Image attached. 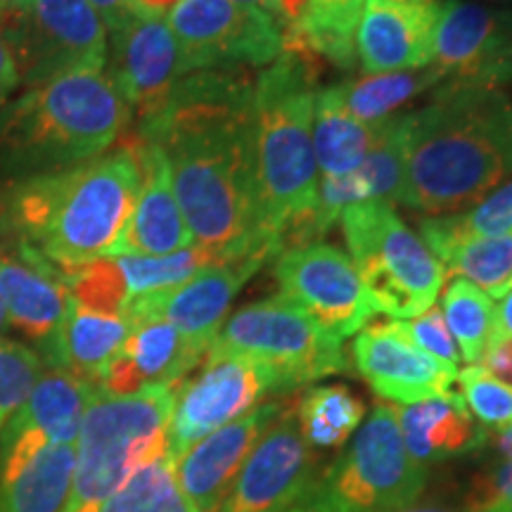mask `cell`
Listing matches in <instances>:
<instances>
[{
    "mask_svg": "<svg viewBox=\"0 0 512 512\" xmlns=\"http://www.w3.org/2000/svg\"><path fill=\"white\" fill-rule=\"evenodd\" d=\"M249 67L202 69L176 81L164 110L138 136L164 150L171 185L197 247L214 261L283 254L261 228L249 164Z\"/></svg>",
    "mask_w": 512,
    "mask_h": 512,
    "instance_id": "1",
    "label": "cell"
},
{
    "mask_svg": "<svg viewBox=\"0 0 512 512\" xmlns=\"http://www.w3.org/2000/svg\"><path fill=\"white\" fill-rule=\"evenodd\" d=\"M512 178V102L503 86L446 79L403 114L396 202L430 216L472 207Z\"/></svg>",
    "mask_w": 512,
    "mask_h": 512,
    "instance_id": "2",
    "label": "cell"
},
{
    "mask_svg": "<svg viewBox=\"0 0 512 512\" xmlns=\"http://www.w3.org/2000/svg\"><path fill=\"white\" fill-rule=\"evenodd\" d=\"M140 183L131 145L74 169L27 178L8 197L17 240L60 271L112 259L136 209Z\"/></svg>",
    "mask_w": 512,
    "mask_h": 512,
    "instance_id": "3",
    "label": "cell"
},
{
    "mask_svg": "<svg viewBox=\"0 0 512 512\" xmlns=\"http://www.w3.org/2000/svg\"><path fill=\"white\" fill-rule=\"evenodd\" d=\"M131 107L105 69H74L0 110V169L46 176L93 162L121 136Z\"/></svg>",
    "mask_w": 512,
    "mask_h": 512,
    "instance_id": "4",
    "label": "cell"
},
{
    "mask_svg": "<svg viewBox=\"0 0 512 512\" xmlns=\"http://www.w3.org/2000/svg\"><path fill=\"white\" fill-rule=\"evenodd\" d=\"M318 74L299 57L283 53L254 81L249 164L261 228L278 242L287 223L318 200V164L313 152Z\"/></svg>",
    "mask_w": 512,
    "mask_h": 512,
    "instance_id": "5",
    "label": "cell"
},
{
    "mask_svg": "<svg viewBox=\"0 0 512 512\" xmlns=\"http://www.w3.org/2000/svg\"><path fill=\"white\" fill-rule=\"evenodd\" d=\"M178 384H157L136 394L95 392L76 439L72 498L67 512H83L110 498L133 472L169 456V420Z\"/></svg>",
    "mask_w": 512,
    "mask_h": 512,
    "instance_id": "6",
    "label": "cell"
},
{
    "mask_svg": "<svg viewBox=\"0 0 512 512\" xmlns=\"http://www.w3.org/2000/svg\"><path fill=\"white\" fill-rule=\"evenodd\" d=\"M339 223L375 313L413 320L432 309L446 271L394 204L356 202L339 214Z\"/></svg>",
    "mask_w": 512,
    "mask_h": 512,
    "instance_id": "7",
    "label": "cell"
},
{
    "mask_svg": "<svg viewBox=\"0 0 512 512\" xmlns=\"http://www.w3.org/2000/svg\"><path fill=\"white\" fill-rule=\"evenodd\" d=\"M427 470L403 444L396 408L375 403L311 498L323 512H396L422 496Z\"/></svg>",
    "mask_w": 512,
    "mask_h": 512,
    "instance_id": "8",
    "label": "cell"
},
{
    "mask_svg": "<svg viewBox=\"0 0 512 512\" xmlns=\"http://www.w3.org/2000/svg\"><path fill=\"white\" fill-rule=\"evenodd\" d=\"M209 351L252 358L271 368L283 392L349 370L342 342L320 330L302 309L278 297L235 311Z\"/></svg>",
    "mask_w": 512,
    "mask_h": 512,
    "instance_id": "9",
    "label": "cell"
},
{
    "mask_svg": "<svg viewBox=\"0 0 512 512\" xmlns=\"http://www.w3.org/2000/svg\"><path fill=\"white\" fill-rule=\"evenodd\" d=\"M0 38L29 88L107 62V29L88 0H0Z\"/></svg>",
    "mask_w": 512,
    "mask_h": 512,
    "instance_id": "10",
    "label": "cell"
},
{
    "mask_svg": "<svg viewBox=\"0 0 512 512\" xmlns=\"http://www.w3.org/2000/svg\"><path fill=\"white\" fill-rule=\"evenodd\" d=\"M169 29L181 50V76L221 67H271L283 55L278 19L235 0H178Z\"/></svg>",
    "mask_w": 512,
    "mask_h": 512,
    "instance_id": "11",
    "label": "cell"
},
{
    "mask_svg": "<svg viewBox=\"0 0 512 512\" xmlns=\"http://www.w3.org/2000/svg\"><path fill=\"white\" fill-rule=\"evenodd\" d=\"M283 392L271 368L252 358L207 351L204 368L176 389L169 420V458H178L197 441L221 430L259 406L268 394Z\"/></svg>",
    "mask_w": 512,
    "mask_h": 512,
    "instance_id": "12",
    "label": "cell"
},
{
    "mask_svg": "<svg viewBox=\"0 0 512 512\" xmlns=\"http://www.w3.org/2000/svg\"><path fill=\"white\" fill-rule=\"evenodd\" d=\"M275 280L280 297L337 342L358 335L375 316L354 261L335 245L287 249L275 259Z\"/></svg>",
    "mask_w": 512,
    "mask_h": 512,
    "instance_id": "13",
    "label": "cell"
},
{
    "mask_svg": "<svg viewBox=\"0 0 512 512\" xmlns=\"http://www.w3.org/2000/svg\"><path fill=\"white\" fill-rule=\"evenodd\" d=\"M316 456L294 415L283 411L256 441L216 512H283L316 489Z\"/></svg>",
    "mask_w": 512,
    "mask_h": 512,
    "instance_id": "14",
    "label": "cell"
},
{
    "mask_svg": "<svg viewBox=\"0 0 512 512\" xmlns=\"http://www.w3.org/2000/svg\"><path fill=\"white\" fill-rule=\"evenodd\" d=\"M266 261L268 256L264 254L214 261L181 285L128 299L121 316L128 320V325L155 318L166 320L190 342L209 351L211 342L228 320L233 299Z\"/></svg>",
    "mask_w": 512,
    "mask_h": 512,
    "instance_id": "15",
    "label": "cell"
},
{
    "mask_svg": "<svg viewBox=\"0 0 512 512\" xmlns=\"http://www.w3.org/2000/svg\"><path fill=\"white\" fill-rule=\"evenodd\" d=\"M512 12L444 0L434 24L432 64L444 79L503 86L512 79Z\"/></svg>",
    "mask_w": 512,
    "mask_h": 512,
    "instance_id": "16",
    "label": "cell"
},
{
    "mask_svg": "<svg viewBox=\"0 0 512 512\" xmlns=\"http://www.w3.org/2000/svg\"><path fill=\"white\" fill-rule=\"evenodd\" d=\"M98 387L67 370L48 368L0 432V477H8L48 444H76Z\"/></svg>",
    "mask_w": 512,
    "mask_h": 512,
    "instance_id": "17",
    "label": "cell"
},
{
    "mask_svg": "<svg viewBox=\"0 0 512 512\" xmlns=\"http://www.w3.org/2000/svg\"><path fill=\"white\" fill-rule=\"evenodd\" d=\"M354 363L370 389L382 399L411 406L453 392L458 368L425 354L392 323H375L354 339Z\"/></svg>",
    "mask_w": 512,
    "mask_h": 512,
    "instance_id": "18",
    "label": "cell"
},
{
    "mask_svg": "<svg viewBox=\"0 0 512 512\" xmlns=\"http://www.w3.org/2000/svg\"><path fill=\"white\" fill-rule=\"evenodd\" d=\"M112 34L110 79L136 107L140 124L157 117L181 79V50L164 17H131Z\"/></svg>",
    "mask_w": 512,
    "mask_h": 512,
    "instance_id": "19",
    "label": "cell"
},
{
    "mask_svg": "<svg viewBox=\"0 0 512 512\" xmlns=\"http://www.w3.org/2000/svg\"><path fill=\"white\" fill-rule=\"evenodd\" d=\"M283 415V403H264L190 446L174 463L176 482L197 512H216L256 441Z\"/></svg>",
    "mask_w": 512,
    "mask_h": 512,
    "instance_id": "20",
    "label": "cell"
},
{
    "mask_svg": "<svg viewBox=\"0 0 512 512\" xmlns=\"http://www.w3.org/2000/svg\"><path fill=\"white\" fill-rule=\"evenodd\" d=\"M437 3L363 0L356 27V55L366 76L430 67Z\"/></svg>",
    "mask_w": 512,
    "mask_h": 512,
    "instance_id": "21",
    "label": "cell"
},
{
    "mask_svg": "<svg viewBox=\"0 0 512 512\" xmlns=\"http://www.w3.org/2000/svg\"><path fill=\"white\" fill-rule=\"evenodd\" d=\"M140 166V195L114 256H166L192 247V233L183 219L171 185L164 150L136 136L131 145Z\"/></svg>",
    "mask_w": 512,
    "mask_h": 512,
    "instance_id": "22",
    "label": "cell"
},
{
    "mask_svg": "<svg viewBox=\"0 0 512 512\" xmlns=\"http://www.w3.org/2000/svg\"><path fill=\"white\" fill-rule=\"evenodd\" d=\"M207 349L197 347L166 320H145L131 325L124 347L100 377V392L114 396L136 394L157 384H181Z\"/></svg>",
    "mask_w": 512,
    "mask_h": 512,
    "instance_id": "23",
    "label": "cell"
},
{
    "mask_svg": "<svg viewBox=\"0 0 512 512\" xmlns=\"http://www.w3.org/2000/svg\"><path fill=\"white\" fill-rule=\"evenodd\" d=\"M0 294L12 328L34 342H46L67 316L69 290L60 268L22 240L0 252Z\"/></svg>",
    "mask_w": 512,
    "mask_h": 512,
    "instance_id": "24",
    "label": "cell"
},
{
    "mask_svg": "<svg viewBox=\"0 0 512 512\" xmlns=\"http://www.w3.org/2000/svg\"><path fill=\"white\" fill-rule=\"evenodd\" d=\"M363 0H273L283 31V53L318 69L325 62L351 69L356 62V27Z\"/></svg>",
    "mask_w": 512,
    "mask_h": 512,
    "instance_id": "25",
    "label": "cell"
},
{
    "mask_svg": "<svg viewBox=\"0 0 512 512\" xmlns=\"http://www.w3.org/2000/svg\"><path fill=\"white\" fill-rule=\"evenodd\" d=\"M131 325L124 316H107L83 309L69 297L67 316L46 342H41V361L48 368L67 370L100 387V377L124 347Z\"/></svg>",
    "mask_w": 512,
    "mask_h": 512,
    "instance_id": "26",
    "label": "cell"
},
{
    "mask_svg": "<svg viewBox=\"0 0 512 512\" xmlns=\"http://www.w3.org/2000/svg\"><path fill=\"white\" fill-rule=\"evenodd\" d=\"M396 420L408 453L425 470L484 444V432L456 392L396 408Z\"/></svg>",
    "mask_w": 512,
    "mask_h": 512,
    "instance_id": "27",
    "label": "cell"
},
{
    "mask_svg": "<svg viewBox=\"0 0 512 512\" xmlns=\"http://www.w3.org/2000/svg\"><path fill=\"white\" fill-rule=\"evenodd\" d=\"M76 465L74 444H48L8 477H0V512H67Z\"/></svg>",
    "mask_w": 512,
    "mask_h": 512,
    "instance_id": "28",
    "label": "cell"
},
{
    "mask_svg": "<svg viewBox=\"0 0 512 512\" xmlns=\"http://www.w3.org/2000/svg\"><path fill=\"white\" fill-rule=\"evenodd\" d=\"M377 121L366 124L349 112L342 86H330L313 100V152L323 176H344L361 166L375 143Z\"/></svg>",
    "mask_w": 512,
    "mask_h": 512,
    "instance_id": "29",
    "label": "cell"
},
{
    "mask_svg": "<svg viewBox=\"0 0 512 512\" xmlns=\"http://www.w3.org/2000/svg\"><path fill=\"white\" fill-rule=\"evenodd\" d=\"M418 230L434 259L463 240L498 238V235L512 233V181L503 183L465 214H441L420 219Z\"/></svg>",
    "mask_w": 512,
    "mask_h": 512,
    "instance_id": "30",
    "label": "cell"
},
{
    "mask_svg": "<svg viewBox=\"0 0 512 512\" xmlns=\"http://www.w3.org/2000/svg\"><path fill=\"white\" fill-rule=\"evenodd\" d=\"M366 418V403L342 384L313 387L299 399L297 422L311 448H337L351 439Z\"/></svg>",
    "mask_w": 512,
    "mask_h": 512,
    "instance_id": "31",
    "label": "cell"
},
{
    "mask_svg": "<svg viewBox=\"0 0 512 512\" xmlns=\"http://www.w3.org/2000/svg\"><path fill=\"white\" fill-rule=\"evenodd\" d=\"M444 81V74L434 64L413 72H394L380 76H363L358 81L342 83L344 102L356 119L373 124V121L387 119L389 112L406 105L415 95Z\"/></svg>",
    "mask_w": 512,
    "mask_h": 512,
    "instance_id": "32",
    "label": "cell"
},
{
    "mask_svg": "<svg viewBox=\"0 0 512 512\" xmlns=\"http://www.w3.org/2000/svg\"><path fill=\"white\" fill-rule=\"evenodd\" d=\"M441 304H444V320L460 351V358L470 366H477L494 337V302L470 280L453 278Z\"/></svg>",
    "mask_w": 512,
    "mask_h": 512,
    "instance_id": "33",
    "label": "cell"
},
{
    "mask_svg": "<svg viewBox=\"0 0 512 512\" xmlns=\"http://www.w3.org/2000/svg\"><path fill=\"white\" fill-rule=\"evenodd\" d=\"M83 512H197L176 482L174 463L162 456L140 467L110 498Z\"/></svg>",
    "mask_w": 512,
    "mask_h": 512,
    "instance_id": "34",
    "label": "cell"
},
{
    "mask_svg": "<svg viewBox=\"0 0 512 512\" xmlns=\"http://www.w3.org/2000/svg\"><path fill=\"white\" fill-rule=\"evenodd\" d=\"M446 275L470 280L491 299H501L512 278V233L498 238H470L437 256Z\"/></svg>",
    "mask_w": 512,
    "mask_h": 512,
    "instance_id": "35",
    "label": "cell"
},
{
    "mask_svg": "<svg viewBox=\"0 0 512 512\" xmlns=\"http://www.w3.org/2000/svg\"><path fill=\"white\" fill-rule=\"evenodd\" d=\"M117 264L124 273L128 299H136L185 283L204 266L214 264V259L202 247L192 245L166 256H119Z\"/></svg>",
    "mask_w": 512,
    "mask_h": 512,
    "instance_id": "36",
    "label": "cell"
},
{
    "mask_svg": "<svg viewBox=\"0 0 512 512\" xmlns=\"http://www.w3.org/2000/svg\"><path fill=\"white\" fill-rule=\"evenodd\" d=\"M69 297L83 309L107 316H121L128 302L124 273L114 259H95L88 264L60 271Z\"/></svg>",
    "mask_w": 512,
    "mask_h": 512,
    "instance_id": "37",
    "label": "cell"
},
{
    "mask_svg": "<svg viewBox=\"0 0 512 512\" xmlns=\"http://www.w3.org/2000/svg\"><path fill=\"white\" fill-rule=\"evenodd\" d=\"M463 401L470 415L491 430H508L512 427V384L498 380L482 366H470L458 370Z\"/></svg>",
    "mask_w": 512,
    "mask_h": 512,
    "instance_id": "38",
    "label": "cell"
},
{
    "mask_svg": "<svg viewBox=\"0 0 512 512\" xmlns=\"http://www.w3.org/2000/svg\"><path fill=\"white\" fill-rule=\"evenodd\" d=\"M43 361L36 351L10 339H0V432L19 411L41 375Z\"/></svg>",
    "mask_w": 512,
    "mask_h": 512,
    "instance_id": "39",
    "label": "cell"
},
{
    "mask_svg": "<svg viewBox=\"0 0 512 512\" xmlns=\"http://www.w3.org/2000/svg\"><path fill=\"white\" fill-rule=\"evenodd\" d=\"M396 325H399L403 335L411 339L415 347L425 351V354L434 356L437 361L446 363V366L451 368L460 366V351L456 347V342H453L446 320L441 316L439 309L425 311L422 316L413 320H396Z\"/></svg>",
    "mask_w": 512,
    "mask_h": 512,
    "instance_id": "40",
    "label": "cell"
},
{
    "mask_svg": "<svg viewBox=\"0 0 512 512\" xmlns=\"http://www.w3.org/2000/svg\"><path fill=\"white\" fill-rule=\"evenodd\" d=\"M491 508H512V460H503L482 472L467 496V510L484 512Z\"/></svg>",
    "mask_w": 512,
    "mask_h": 512,
    "instance_id": "41",
    "label": "cell"
},
{
    "mask_svg": "<svg viewBox=\"0 0 512 512\" xmlns=\"http://www.w3.org/2000/svg\"><path fill=\"white\" fill-rule=\"evenodd\" d=\"M482 368L489 370L498 380L512 384V339L491 337L489 347L482 356Z\"/></svg>",
    "mask_w": 512,
    "mask_h": 512,
    "instance_id": "42",
    "label": "cell"
},
{
    "mask_svg": "<svg viewBox=\"0 0 512 512\" xmlns=\"http://www.w3.org/2000/svg\"><path fill=\"white\" fill-rule=\"evenodd\" d=\"M93 5V10L98 12L105 29H119L121 24H126L128 19L136 17L133 15L131 0H88Z\"/></svg>",
    "mask_w": 512,
    "mask_h": 512,
    "instance_id": "43",
    "label": "cell"
},
{
    "mask_svg": "<svg viewBox=\"0 0 512 512\" xmlns=\"http://www.w3.org/2000/svg\"><path fill=\"white\" fill-rule=\"evenodd\" d=\"M17 86H19V72H17L15 57H12L8 43L0 38V110H3L10 95L17 91Z\"/></svg>",
    "mask_w": 512,
    "mask_h": 512,
    "instance_id": "44",
    "label": "cell"
},
{
    "mask_svg": "<svg viewBox=\"0 0 512 512\" xmlns=\"http://www.w3.org/2000/svg\"><path fill=\"white\" fill-rule=\"evenodd\" d=\"M176 3L178 0H131V8L138 17H164Z\"/></svg>",
    "mask_w": 512,
    "mask_h": 512,
    "instance_id": "45",
    "label": "cell"
},
{
    "mask_svg": "<svg viewBox=\"0 0 512 512\" xmlns=\"http://www.w3.org/2000/svg\"><path fill=\"white\" fill-rule=\"evenodd\" d=\"M494 337H508V339H512V290L508 294H503L501 304H498Z\"/></svg>",
    "mask_w": 512,
    "mask_h": 512,
    "instance_id": "46",
    "label": "cell"
},
{
    "mask_svg": "<svg viewBox=\"0 0 512 512\" xmlns=\"http://www.w3.org/2000/svg\"><path fill=\"white\" fill-rule=\"evenodd\" d=\"M15 242H17V233H15V226H12L10 200L8 197H0V252L15 245Z\"/></svg>",
    "mask_w": 512,
    "mask_h": 512,
    "instance_id": "47",
    "label": "cell"
},
{
    "mask_svg": "<svg viewBox=\"0 0 512 512\" xmlns=\"http://www.w3.org/2000/svg\"><path fill=\"white\" fill-rule=\"evenodd\" d=\"M396 512H470V510H458V508H448V505H437V503H413L408 508H401Z\"/></svg>",
    "mask_w": 512,
    "mask_h": 512,
    "instance_id": "48",
    "label": "cell"
},
{
    "mask_svg": "<svg viewBox=\"0 0 512 512\" xmlns=\"http://www.w3.org/2000/svg\"><path fill=\"white\" fill-rule=\"evenodd\" d=\"M496 448L505 460H512V427H508V430H503V432H498Z\"/></svg>",
    "mask_w": 512,
    "mask_h": 512,
    "instance_id": "49",
    "label": "cell"
},
{
    "mask_svg": "<svg viewBox=\"0 0 512 512\" xmlns=\"http://www.w3.org/2000/svg\"><path fill=\"white\" fill-rule=\"evenodd\" d=\"M283 512H323V510H320L318 503L313 501V498L309 496V498H306V501L292 505V508H287V510H283Z\"/></svg>",
    "mask_w": 512,
    "mask_h": 512,
    "instance_id": "50",
    "label": "cell"
},
{
    "mask_svg": "<svg viewBox=\"0 0 512 512\" xmlns=\"http://www.w3.org/2000/svg\"><path fill=\"white\" fill-rule=\"evenodd\" d=\"M235 3H247V5H259V8L268 10L273 15V0H235Z\"/></svg>",
    "mask_w": 512,
    "mask_h": 512,
    "instance_id": "51",
    "label": "cell"
},
{
    "mask_svg": "<svg viewBox=\"0 0 512 512\" xmlns=\"http://www.w3.org/2000/svg\"><path fill=\"white\" fill-rule=\"evenodd\" d=\"M5 323H8V311H5V302H3V294H0V332H3Z\"/></svg>",
    "mask_w": 512,
    "mask_h": 512,
    "instance_id": "52",
    "label": "cell"
},
{
    "mask_svg": "<svg viewBox=\"0 0 512 512\" xmlns=\"http://www.w3.org/2000/svg\"><path fill=\"white\" fill-rule=\"evenodd\" d=\"M486 3H494V5H503V10L512 12V0H486Z\"/></svg>",
    "mask_w": 512,
    "mask_h": 512,
    "instance_id": "53",
    "label": "cell"
},
{
    "mask_svg": "<svg viewBox=\"0 0 512 512\" xmlns=\"http://www.w3.org/2000/svg\"><path fill=\"white\" fill-rule=\"evenodd\" d=\"M399 3H432V0H399Z\"/></svg>",
    "mask_w": 512,
    "mask_h": 512,
    "instance_id": "54",
    "label": "cell"
},
{
    "mask_svg": "<svg viewBox=\"0 0 512 512\" xmlns=\"http://www.w3.org/2000/svg\"><path fill=\"white\" fill-rule=\"evenodd\" d=\"M484 512H512V508H491V510H484Z\"/></svg>",
    "mask_w": 512,
    "mask_h": 512,
    "instance_id": "55",
    "label": "cell"
},
{
    "mask_svg": "<svg viewBox=\"0 0 512 512\" xmlns=\"http://www.w3.org/2000/svg\"><path fill=\"white\" fill-rule=\"evenodd\" d=\"M512 290V278H510V283H508V287H505V294H508Z\"/></svg>",
    "mask_w": 512,
    "mask_h": 512,
    "instance_id": "56",
    "label": "cell"
}]
</instances>
